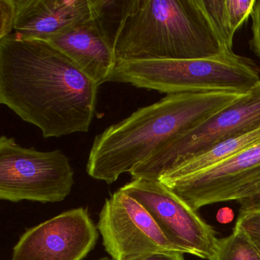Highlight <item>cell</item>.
Segmentation results:
<instances>
[{"instance_id":"cell-4","label":"cell","mask_w":260,"mask_h":260,"mask_svg":"<svg viewBox=\"0 0 260 260\" xmlns=\"http://www.w3.org/2000/svg\"><path fill=\"white\" fill-rule=\"evenodd\" d=\"M108 82L127 83L167 95L233 92L246 95L260 84V70L234 52L200 60H121Z\"/></svg>"},{"instance_id":"cell-15","label":"cell","mask_w":260,"mask_h":260,"mask_svg":"<svg viewBox=\"0 0 260 260\" xmlns=\"http://www.w3.org/2000/svg\"><path fill=\"white\" fill-rule=\"evenodd\" d=\"M132 3V0H90L92 19L114 48Z\"/></svg>"},{"instance_id":"cell-8","label":"cell","mask_w":260,"mask_h":260,"mask_svg":"<svg viewBox=\"0 0 260 260\" xmlns=\"http://www.w3.org/2000/svg\"><path fill=\"white\" fill-rule=\"evenodd\" d=\"M96 226L112 260H142L159 252L182 253L167 240L148 211L120 189L106 199Z\"/></svg>"},{"instance_id":"cell-5","label":"cell","mask_w":260,"mask_h":260,"mask_svg":"<svg viewBox=\"0 0 260 260\" xmlns=\"http://www.w3.org/2000/svg\"><path fill=\"white\" fill-rule=\"evenodd\" d=\"M260 127V84L191 130L155 150L135 167L132 179H158L214 146Z\"/></svg>"},{"instance_id":"cell-1","label":"cell","mask_w":260,"mask_h":260,"mask_svg":"<svg viewBox=\"0 0 260 260\" xmlns=\"http://www.w3.org/2000/svg\"><path fill=\"white\" fill-rule=\"evenodd\" d=\"M99 86L46 40L0 39V103L44 138L89 130Z\"/></svg>"},{"instance_id":"cell-18","label":"cell","mask_w":260,"mask_h":260,"mask_svg":"<svg viewBox=\"0 0 260 260\" xmlns=\"http://www.w3.org/2000/svg\"><path fill=\"white\" fill-rule=\"evenodd\" d=\"M240 205V211L260 209V170L231 197Z\"/></svg>"},{"instance_id":"cell-3","label":"cell","mask_w":260,"mask_h":260,"mask_svg":"<svg viewBox=\"0 0 260 260\" xmlns=\"http://www.w3.org/2000/svg\"><path fill=\"white\" fill-rule=\"evenodd\" d=\"M117 61L200 60L225 48L199 0H132L115 43Z\"/></svg>"},{"instance_id":"cell-21","label":"cell","mask_w":260,"mask_h":260,"mask_svg":"<svg viewBox=\"0 0 260 260\" xmlns=\"http://www.w3.org/2000/svg\"><path fill=\"white\" fill-rule=\"evenodd\" d=\"M183 255L177 252H159L151 254L142 260H185Z\"/></svg>"},{"instance_id":"cell-9","label":"cell","mask_w":260,"mask_h":260,"mask_svg":"<svg viewBox=\"0 0 260 260\" xmlns=\"http://www.w3.org/2000/svg\"><path fill=\"white\" fill-rule=\"evenodd\" d=\"M99 234L87 208L68 210L27 230L11 260H83L95 248Z\"/></svg>"},{"instance_id":"cell-14","label":"cell","mask_w":260,"mask_h":260,"mask_svg":"<svg viewBox=\"0 0 260 260\" xmlns=\"http://www.w3.org/2000/svg\"><path fill=\"white\" fill-rule=\"evenodd\" d=\"M255 0H199L225 48L232 51L234 36L252 14Z\"/></svg>"},{"instance_id":"cell-19","label":"cell","mask_w":260,"mask_h":260,"mask_svg":"<svg viewBox=\"0 0 260 260\" xmlns=\"http://www.w3.org/2000/svg\"><path fill=\"white\" fill-rule=\"evenodd\" d=\"M16 17V0H0V39L13 34Z\"/></svg>"},{"instance_id":"cell-7","label":"cell","mask_w":260,"mask_h":260,"mask_svg":"<svg viewBox=\"0 0 260 260\" xmlns=\"http://www.w3.org/2000/svg\"><path fill=\"white\" fill-rule=\"evenodd\" d=\"M150 214L167 240L183 254L212 260L215 231L185 201L158 179H135L120 188Z\"/></svg>"},{"instance_id":"cell-20","label":"cell","mask_w":260,"mask_h":260,"mask_svg":"<svg viewBox=\"0 0 260 260\" xmlns=\"http://www.w3.org/2000/svg\"><path fill=\"white\" fill-rule=\"evenodd\" d=\"M250 17L252 36L249 40V47L255 56L260 58V0H255Z\"/></svg>"},{"instance_id":"cell-6","label":"cell","mask_w":260,"mask_h":260,"mask_svg":"<svg viewBox=\"0 0 260 260\" xmlns=\"http://www.w3.org/2000/svg\"><path fill=\"white\" fill-rule=\"evenodd\" d=\"M74 169L60 150L39 151L17 144L13 138H0V199L57 203L74 187Z\"/></svg>"},{"instance_id":"cell-16","label":"cell","mask_w":260,"mask_h":260,"mask_svg":"<svg viewBox=\"0 0 260 260\" xmlns=\"http://www.w3.org/2000/svg\"><path fill=\"white\" fill-rule=\"evenodd\" d=\"M212 260H260V254L240 231L217 239L215 254Z\"/></svg>"},{"instance_id":"cell-13","label":"cell","mask_w":260,"mask_h":260,"mask_svg":"<svg viewBox=\"0 0 260 260\" xmlns=\"http://www.w3.org/2000/svg\"><path fill=\"white\" fill-rule=\"evenodd\" d=\"M258 143H260V127L214 146L211 150L162 175L158 180L166 183L192 176L220 164Z\"/></svg>"},{"instance_id":"cell-12","label":"cell","mask_w":260,"mask_h":260,"mask_svg":"<svg viewBox=\"0 0 260 260\" xmlns=\"http://www.w3.org/2000/svg\"><path fill=\"white\" fill-rule=\"evenodd\" d=\"M91 18L90 0H16L14 33L47 41Z\"/></svg>"},{"instance_id":"cell-22","label":"cell","mask_w":260,"mask_h":260,"mask_svg":"<svg viewBox=\"0 0 260 260\" xmlns=\"http://www.w3.org/2000/svg\"><path fill=\"white\" fill-rule=\"evenodd\" d=\"M95 260H112V259H109V258H107V257H104V258H100V259H95Z\"/></svg>"},{"instance_id":"cell-17","label":"cell","mask_w":260,"mask_h":260,"mask_svg":"<svg viewBox=\"0 0 260 260\" xmlns=\"http://www.w3.org/2000/svg\"><path fill=\"white\" fill-rule=\"evenodd\" d=\"M234 229L242 233L260 254V209L240 211Z\"/></svg>"},{"instance_id":"cell-11","label":"cell","mask_w":260,"mask_h":260,"mask_svg":"<svg viewBox=\"0 0 260 260\" xmlns=\"http://www.w3.org/2000/svg\"><path fill=\"white\" fill-rule=\"evenodd\" d=\"M47 41L66 54L99 86L108 82L116 66L113 45L92 18L66 28Z\"/></svg>"},{"instance_id":"cell-2","label":"cell","mask_w":260,"mask_h":260,"mask_svg":"<svg viewBox=\"0 0 260 260\" xmlns=\"http://www.w3.org/2000/svg\"><path fill=\"white\" fill-rule=\"evenodd\" d=\"M243 95L233 92L170 94L140 108L94 138L86 172L112 184L155 150L194 128Z\"/></svg>"},{"instance_id":"cell-10","label":"cell","mask_w":260,"mask_h":260,"mask_svg":"<svg viewBox=\"0 0 260 260\" xmlns=\"http://www.w3.org/2000/svg\"><path fill=\"white\" fill-rule=\"evenodd\" d=\"M258 170L260 143L192 176L164 184L198 211L206 205L230 202Z\"/></svg>"}]
</instances>
